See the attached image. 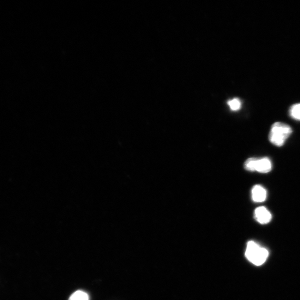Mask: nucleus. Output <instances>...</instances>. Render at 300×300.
I'll list each match as a JSON object with an SVG mask.
<instances>
[{"mask_svg": "<svg viewBox=\"0 0 300 300\" xmlns=\"http://www.w3.org/2000/svg\"><path fill=\"white\" fill-rule=\"evenodd\" d=\"M292 128L287 124L277 122L273 123L269 134V140L278 147L284 145L292 134Z\"/></svg>", "mask_w": 300, "mask_h": 300, "instance_id": "nucleus-1", "label": "nucleus"}, {"mask_svg": "<svg viewBox=\"0 0 300 300\" xmlns=\"http://www.w3.org/2000/svg\"><path fill=\"white\" fill-rule=\"evenodd\" d=\"M269 251L254 241L247 243L245 255L248 261L256 266L263 265L267 260Z\"/></svg>", "mask_w": 300, "mask_h": 300, "instance_id": "nucleus-2", "label": "nucleus"}, {"mask_svg": "<svg viewBox=\"0 0 300 300\" xmlns=\"http://www.w3.org/2000/svg\"><path fill=\"white\" fill-rule=\"evenodd\" d=\"M255 218L261 224H267L272 219V215L269 210L264 207L256 209L254 212Z\"/></svg>", "mask_w": 300, "mask_h": 300, "instance_id": "nucleus-3", "label": "nucleus"}, {"mask_svg": "<svg viewBox=\"0 0 300 300\" xmlns=\"http://www.w3.org/2000/svg\"><path fill=\"white\" fill-rule=\"evenodd\" d=\"M272 170V163L268 157L257 158L255 171L260 173H268Z\"/></svg>", "mask_w": 300, "mask_h": 300, "instance_id": "nucleus-4", "label": "nucleus"}, {"mask_svg": "<svg viewBox=\"0 0 300 300\" xmlns=\"http://www.w3.org/2000/svg\"><path fill=\"white\" fill-rule=\"evenodd\" d=\"M252 199L255 203H263L267 198V191L261 185H255L252 189Z\"/></svg>", "mask_w": 300, "mask_h": 300, "instance_id": "nucleus-5", "label": "nucleus"}, {"mask_svg": "<svg viewBox=\"0 0 300 300\" xmlns=\"http://www.w3.org/2000/svg\"><path fill=\"white\" fill-rule=\"evenodd\" d=\"M69 300H89V297L87 293L79 290L71 296Z\"/></svg>", "mask_w": 300, "mask_h": 300, "instance_id": "nucleus-6", "label": "nucleus"}, {"mask_svg": "<svg viewBox=\"0 0 300 300\" xmlns=\"http://www.w3.org/2000/svg\"><path fill=\"white\" fill-rule=\"evenodd\" d=\"M290 115L291 118L300 121V103L291 107Z\"/></svg>", "mask_w": 300, "mask_h": 300, "instance_id": "nucleus-7", "label": "nucleus"}, {"mask_svg": "<svg viewBox=\"0 0 300 300\" xmlns=\"http://www.w3.org/2000/svg\"><path fill=\"white\" fill-rule=\"evenodd\" d=\"M228 105L233 111H238L241 108V102L239 98H234L228 102Z\"/></svg>", "mask_w": 300, "mask_h": 300, "instance_id": "nucleus-8", "label": "nucleus"}]
</instances>
